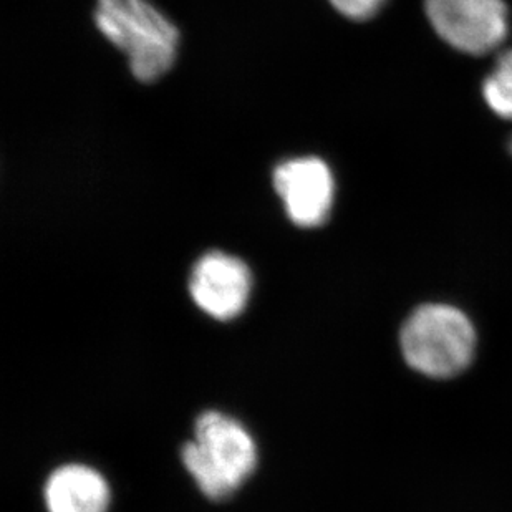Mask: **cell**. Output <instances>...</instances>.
Wrapping results in <instances>:
<instances>
[{
  "instance_id": "6da1fadb",
  "label": "cell",
  "mask_w": 512,
  "mask_h": 512,
  "mask_svg": "<svg viewBox=\"0 0 512 512\" xmlns=\"http://www.w3.org/2000/svg\"><path fill=\"white\" fill-rule=\"evenodd\" d=\"M401 357L421 377L453 380L473 365L478 332L455 305L430 302L416 307L400 330Z\"/></svg>"
},
{
  "instance_id": "7a4b0ae2",
  "label": "cell",
  "mask_w": 512,
  "mask_h": 512,
  "mask_svg": "<svg viewBox=\"0 0 512 512\" xmlns=\"http://www.w3.org/2000/svg\"><path fill=\"white\" fill-rule=\"evenodd\" d=\"M95 24L105 39L125 52L140 82H155L173 67L178 29L148 0H97Z\"/></svg>"
},
{
  "instance_id": "3957f363",
  "label": "cell",
  "mask_w": 512,
  "mask_h": 512,
  "mask_svg": "<svg viewBox=\"0 0 512 512\" xmlns=\"http://www.w3.org/2000/svg\"><path fill=\"white\" fill-rule=\"evenodd\" d=\"M184 468L209 499L228 498L256 468V443L231 416L206 411L194 426V440L181 450Z\"/></svg>"
},
{
  "instance_id": "277c9868",
  "label": "cell",
  "mask_w": 512,
  "mask_h": 512,
  "mask_svg": "<svg viewBox=\"0 0 512 512\" xmlns=\"http://www.w3.org/2000/svg\"><path fill=\"white\" fill-rule=\"evenodd\" d=\"M425 10L436 34L464 54H489L508 35L503 0H425Z\"/></svg>"
},
{
  "instance_id": "5b68a950",
  "label": "cell",
  "mask_w": 512,
  "mask_h": 512,
  "mask_svg": "<svg viewBox=\"0 0 512 512\" xmlns=\"http://www.w3.org/2000/svg\"><path fill=\"white\" fill-rule=\"evenodd\" d=\"M285 213L299 228H319L334 208L335 181L320 158H295L277 166L272 178Z\"/></svg>"
},
{
  "instance_id": "8992f818",
  "label": "cell",
  "mask_w": 512,
  "mask_h": 512,
  "mask_svg": "<svg viewBox=\"0 0 512 512\" xmlns=\"http://www.w3.org/2000/svg\"><path fill=\"white\" fill-rule=\"evenodd\" d=\"M251 290L252 274L246 262L226 252L204 254L189 277L194 304L216 320L239 317L246 309Z\"/></svg>"
},
{
  "instance_id": "52a82bcc",
  "label": "cell",
  "mask_w": 512,
  "mask_h": 512,
  "mask_svg": "<svg viewBox=\"0 0 512 512\" xmlns=\"http://www.w3.org/2000/svg\"><path fill=\"white\" fill-rule=\"evenodd\" d=\"M44 498L49 512H107L110 488L90 466L67 464L50 474Z\"/></svg>"
},
{
  "instance_id": "ba28073f",
  "label": "cell",
  "mask_w": 512,
  "mask_h": 512,
  "mask_svg": "<svg viewBox=\"0 0 512 512\" xmlns=\"http://www.w3.org/2000/svg\"><path fill=\"white\" fill-rule=\"evenodd\" d=\"M484 100L496 115L512 120V50L501 55L483 85Z\"/></svg>"
},
{
  "instance_id": "9c48e42d",
  "label": "cell",
  "mask_w": 512,
  "mask_h": 512,
  "mask_svg": "<svg viewBox=\"0 0 512 512\" xmlns=\"http://www.w3.org/2000/svg\"><path fill=\"white\" fill-rule=\"evenodd\" d=\"M339 14L350 20L372 19L387 4V0H329Z\"/></svg>"
},
{
  "instance_id": "30bf717a",
  "label": "cell",
  "mask_w": 512,
  "mask_h": 512,
  "mask_svg": "<svg viewBox=\"0 0 512 512\" xmlns=\"http://www.w3.org/2000/svg\"><path fill=\"white\" fill-rule=\"evenodd\" d=\"M511 150H512V141H511Z\"/></svg>"
}]
</instances>
